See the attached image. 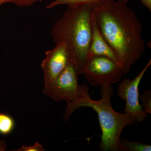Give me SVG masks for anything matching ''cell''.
I'll return each instance as SVG.
<instances>
[{"mask_svg":"<svg viewBox=\"0 0 151 151\" xmlns=\"http://www.w3.org/2000/svg\"><path fill=\"white\" fill-rule=\"evenodd\" d=\"M122 0H104L94 4L98 29L119 59L126 73L145 52L143 27L134 11Z\"/></svg>","mask_w":151,"mask_h":151,"instance_id":"6da1fadb","label":"cell"},{"mask_svg":"<svg viewBox=\"0 0 151 151\" xmlns=\"http://www.w3.org/2000/svg\"><path fill=\"white\" fill-rule=\"evenodd\" d=\"M94 4L68 6L62 17L55 22L51 34L55 45L64 44L79 75H82L89 59L92 36L91 20Z\"/></svg>","mask_w":151,"mask_h":151,"instance_id":"7a4b0ae2","label":"cell"},{"mask_svg":"<svg viewBox=\"0 0 151 151\" xmlns=\"http://www.w3.org/2000/svg\"><path fill=\"white\" fill-rule=\"evenodd\" d=\"M79 98L74 102H67L63 121H67L78 108H92L97 113L102 130L100 150L119 151L120 137L124 128L137 123L129 115L116 112L113 109L111 98L114 93V88L112 85L101 86V98L99 100H94L91 98L87 84L79 85Z\"/></svg>","mask_w":151,"mask_h":151,"instance_id":"3957f363","label":"cell"},{"mask_svg":"<svg viewBox=\"0 0 151 151\" xmlns=\"http://www.w3.org/2000/svg\"><path fill=\"white\" fill-rule=\"evenodd\" d=\"M127 73L118 63L102 56L90 58L83 74L92 86H106L116 83Z\"/></svg>","mask_w":151,"mask_h":151,"instance_id":"277c9868","label":"cell"},{"mask_svg":"<svg viewBox=\"0 0 151 151\" xmlns=\"http://www.w3.org/2000/svg\"><path fill=\"white\" fill-rule=\"evenodd\" d=\"M78 75L73 63H69L51 85L44 87V94L55 102H74L80 96Z\"/></svg>","mask_w":151,"mask_h":151,"instance_id":"5b68a950","label":"cell"},{"mask_svg":"<svg viewBox=\"0 0 151 151\" xmlns=\"http://www.w3.org/2000/svg\"><path fill=\"white\" fill-rule=\"evenodd\" d=\"M151 64V60L133 80L126 78L119 84L117 90L118 97L126 102L124 113L133 118L137 123L143 122L148 114L143 111L139 101V85L142 78Z\"/></svg>","mask_w":151,"mask_h":151,"instance_id":"8992f818","label":"cell"},{"mask_svg":"<svg viewBox=\"0 0 151 151\" xmlns=\"http://www.w3.org/2000/svg\"><path fill=\"white\" fill-rule=\"evenodd\" d=\"M45 58L41 64L44 74V87H48L71 62L64 44L60 43L45 52Z\"/></svg>","mask_w":151,"mask_h":151,"instance_id":"52a82bcc","label":"cell"},{"mask_svg":"<svg viewBox=\"0 0 151 151\" xmlns=\"http://www.w3.org/2000/svg\"><path fill=\"white\" fill-rule=\"evenodd\" d=\"M92 36L89 47V58L93 56H102L110 58L119 64L117 55L105 41L98 29L94 12L91 20Z\"/></svg>","mask_w":151,"mask_h":151,"instance_id":"ba28073f","label":"cell"},{"mask_svg":"<svg viewBox=\"0 0 151 151\" xmlns=\"http://www.w3.org/2000/svg\"><path fill=\"white\" fill-rule=\"evenodd\" d=\"M151 146L138 142L120 139L119 151H151Z\"/></svg>","mask_w":151,"mask_h":151,"instance_id":"9c48e42d","label":"cell"},{"mask_svg":"<svg viewBox=\"0 0 151 151\" xmlns=\"http://www.w3.org/2000/svg\"><path fill=\"white\" fill-rule=\"evenodd\" d=\"M15 127L14 118L7 113L0 112V134L8 136L13 132Z\"/></svg>","mask_w":151,"mask_h":151,"instance_id":"30bf717a","label":"cell"},{"mask_svg":"<svg viewBox=\"0 0 151 151\" xmlns=\"http://www.w3.org/2000/svg\"><path fill=\"white\" fill-rule=\"evenodd\" d=\"M104 0H55L46 6L47 9L55 7L56 6L61 5L80 4H95Z\"/></svg>","mask_w":151,"mask_h":151,"instance_id":"8fae6325","label":"cell"},{"mask_svg":"<svg viewBox=\"0 0 151 151\" xmlns=\"http://www.w3.org/2000/svg\"><path fill=\"white\" fill-rule=\"evenodd\" d=\"M143 111L147 114L151 113V90H146L139 96Z\"/></svg>","mask_w":151,"mask_h":151,"instance_id":"7c38bea8","label":"cell"},{"mask_svg":"<svg viewBox=\"0 0 151 151\" xmlns=\"http://www.w3.org/2000/svg\"><path fill=\"white\" fill-rule=\"evenodd\" d=\"M42 0H2L3 4L11 3L21 7H27L33 4L34 3Z\"/></svg>","mask_w":151,"mask_h":151,"instance_id":"4fadbf2b","label":"cell"},{"mask_svg":"<svg viewBox=\"0 0 151 151\" xmlns=\"http://www.w3.org/2000/svg\"><path fill=\"white\" fill-rule=\"evenodd\" d=\"M45 150L42 145L37 142L34 145L31 146H22L21 147L14 151H44Z\"/></svg>","mask_w":151,"mask_h":151,"instance_id":"5bb4252c","label":"cell"},{"mask_svg":"<svg viewBox=\"0 0 151 151\" xmlns=\"http://www.w3.org/2000/svg\"><path fill=\"white\" fill-rule=\"evenodd\" d=\"M128 2L130 0H122ZM142 2V4L145 6L146 8L148 9L150 12H151V0H139Z\"/></svg>","mask_w":151,"mask_h":151,"instance_id":"9a60e30c","label":"cell"},{"mask_svg":"<svg viewBox=\"0 0 151 151\" xmlns=\"http://www.w3.org/2000/svg\"><path fill=\"white\" fill-rule=\"evenodd\" d=\"M7 148L6 143L4 141L0 140V151H5Z\"/></svg>","mask_w":151,"mask_h":151,"instance_id":"2e32d148","label":"cell"},{"mask_svg":"<svg viewBox=\"0 0 151 151\" xmlns=\"http://www.w3.org/2000/svg\"><path fill=\"white\" fill-rule=\"evenodd\" d=\"M3 4L2 2V0H0V6Z\"/></svg>","mask_w":151,"mask_h":151,"instance_id":"e0dca14e","label":"cell"}]
</instances>
